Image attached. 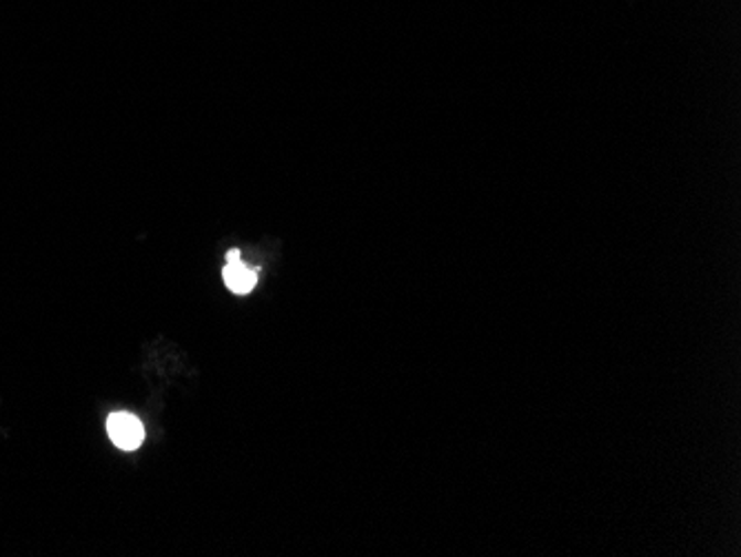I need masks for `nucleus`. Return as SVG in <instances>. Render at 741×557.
<instances>
[{"mask_svg": "<svg viewBox=\"0 0 741 557\" xmlns=\"http://www.w3.org/2000/svg\"><path fill=\"white\" fill-rule=\"evenodd\" d=\"M107 433H109L112 442L123 451H136L145 442L142 422L127 411H116V414L109 416Z\"/></svg>", "mask_w": 741, "mask_h": 557, "instance_id": "1", "label": "nucleus"}, {"mask_svg": "<svg viewBox=\"0 0 741 557\" xmlns=\"http://www.w3.org/2000/svg\"><path fill=\"white\" fill-rule=\"evenodd\" d=\"M222 278H224V285L229 287V291L237 293V296L252 293L256 282H258V274L252 267H246L242 260L226 263V267L222 271Z\"/></svg>", "mask_w": 741, "mask_h": 557, "instance_id": "2", "label": "nucleus"}, {"mask_svg": "<svg viewBox=\"0 0 741 557\" xmlns=\"http://www.w3.org/2000/svg\"><path fill=\"white\" fill-rule=\"evenodd\" d=\"M240 260V251L237 249H231L229 254H226V263H237Z\"/></svg>", "mask_w": 741, "mask_h": 557, "instance_id": "3", "label": "nucleus"}]
</instances>
